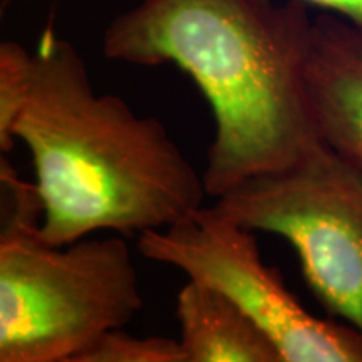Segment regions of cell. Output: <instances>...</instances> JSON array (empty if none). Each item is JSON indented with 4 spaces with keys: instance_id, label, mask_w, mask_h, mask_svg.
Segmentation results:
<instances>
[{
    "instance_id": "11",
    "label": "cell",
    "mask_w": 362,
    "mask_h": 362,
    "mask_svg": "<svg viewBox=\"0 0 362 362\" xmlns=\"http://www.w3.org/2000/svg\"><path fill=\"white\" fill-rule=\"evenodd\" d=\"M6 155L7 153L0 151V187H7V188H11L12 192H16V189L24 187L25 183H22V181L19 180L17 171L12 168Z\"/></svg>"
},
{
    "instance_id": "2",
    "label": "cell",
    "mask_w": 362,
    "mask_h": 362,
    "mask_svg": "<svg viewBox=\"0 0 362 362\" xmlns=\"http://www.w3.org/2000/svg\"><path fill=\"white\" fill-rule=\"evenodd\" d=\"M312 17L298 0H143L111 21L103 52L173 64L210 104L206 198L285 168L315 141L302 93Z\"/></svg>"
},
{
    "instance_id": "6",
    "label": "cell",
    "mask_w": 362,
    "mask_h": 362,
    "mask_svg": "<svg viewBox=\"0 0 362 362\" xmlns=\"http://www.w3.org/2000/svg\"><path fill=\"white\" fill-rule=\"evenodd\" d=\"M310 128L320 143L362 171V30L342 17H312L302 67Z\"/></svg>"
},
{
    "instance_id": "10",
    "label": "cell",
    "mask_w": 362,
    "mask_h": 362,
    "mask_svg": "<svg viewBox=\"0 0 362 362\" xmlns=\"http://www.w3.org/2000/svg\"><path fill=\"white\" fill-rule=\"evenodd\" d=\"M305 6H315L324 12L342 17L362 30V0H298Z\"/></svg>"
},
{
    "instance_id": "8",
    "label": "cell",
    "mask_w": 362,
    "mask_h": 362,
    "mask_svg": "<svg viewBox=\"0 0 362 362\" xmlns=\"http://www.w3.org/2000/svg\"><path fill=\"white\" fill-rule=\"evenodd\" d=\"M57 362H187L178 339L133 336L123 329L94 339Z\"/></svg>"
},
{
    "instance_id": "12",
    "label": "cell",
    "mask_w": 362,
    "mask_h": 362,
    "mask_svg": "<svg viewBox=\"0 0 362 362\" xmlns=\"http://www.w3.org/2000/svg\"><path fill=\"white\" fill-rule=\"evenodd\" d=\"M11 2H12V0H2V4H0V7H6L7 4H11Z\"/></svg>"
},
{
    "instance_id": "1",
    "label": "cell",
    "mask_w": 362,
    "mask_h": 362,
    "mask_svg": "<svg viewBox=\"0 0 362 362\" xmlns=\"http://www.w3.org/2000/svg\"><path fill=\"white\" fill-rule=\"evenodd\" d=\"M12 134L33 158L37 233L49 245L155 232L205 206L202 175L165 124L98 93L74 45L51 29L30 52Z\"/></svg>"
},
{
    "instance_id": "3",
    "label": "cell",
    "mask_w": 362,
    "mask_h": 362,
    "mask_svg": "<svg viewBox=\"0 0 362 362\" xmlns=\"http://www.w3.org/2000/svg\"><path fill=\"white\" fill-rule=\"evenodd\" d=\"M13 194L16 211L0 228V362H57L129 324L143 292L128 243L49 245L33 185Z\"/></svg>"
},
{
    "instance_id": "9",
    "label": "cell",
    "mask_w": 362,
    "mask_h": 362,
    "mask_svg": "<svg viewBox=\"0 0 362 362\" xmlns=\"http://www.w3.org/2000/svg\"><path fill=\"white\" fill-rule=\"evenodd\" d=\"M30 72V52L16 40H0V151L13 146L12 128L24 101Z\"/></svg>"
},
{
    "instance_id": "7",
    "label": "cell",
    "mask_w": 362,
    "mask_h": 362,
    "mask_svg": "<svg viewBox=\"0 0 362 362\" xmlns=\"http://www.w3.org/2000/svg\"><path fill=\"white\" fill-rule=\"evenodd\" d=\"M176 319L187 362H282L262 330L223 293L188 280Z\"/></svg>"
},
{
    "instance_id": "5",
    "label": "cell",
    "mask_w": 362,
    "mask_h": 362,
    "mask_svg": "<svg viewBox=\"0 0 362 362\" xmlns=\"http://www.w3.org/2000/svg\"><path fill=\"white\" fill-rule=\"evenodd\" d=\"M138 248L230 298L282 362H362V334L307 310L264 260L255 235L208 205L168 228L141 233Z\"/></svg>"
},
{
    "instance_id": "4",
    "label": "cell",
    "mask_w": 362,
    "mask_h": 362,
    "mask_svg": "<svg viewBox=\"0 0 362 362\" xmlns=\"http://www.w3.org/2000/svg\"><path fill=\"white\" fill-rule=\"evenodd\" d=\"M296 250L329 312L362 334V171L319 139L285 168L248 178L208 205Z\"/></svg>"
}]
</instances>
